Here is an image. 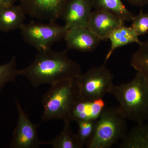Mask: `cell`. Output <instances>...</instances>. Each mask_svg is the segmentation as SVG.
<instances>
[{"mask_svg": "<svg viewBox=\"0 0 148 148\" xmlns=\"http://www.w3.org/2000/svg\"><path fill=\"white\" fill-rule=\"evenodd\" d=\"M110 94L113 95L129 119L137 123L148 120V81L137 72L129 82L114 85Z\"/></svg>", "mask_w": 148, "mask_h": 148, "instance_id": "obj_2", "label": "cell"}, {"mask_svg": "<svg viewBox=\"0 0 148 148\" xmlns=\"http://www.w3.org/2000/svg\"><path fill=\"white\" fill-rule=\"evenodd\" d=\"M96 10L108 12L124 22L131 21L134 15L125 7L122 0H92Z\"/></svg>", "mask_w": 148, "mask_h": 148, "instance_id": "obj_16", "label": "cell"}, {"mask_svg": "<svg viewBox=\"0 0 148 148\" xmlns=\"http://www.w3.org/2000/svg\"><path fill=\"white\" fill-rule=\"evenodd\" d=\"M125 22L113 14L103 10L92 11L88 28L101 40L108 39L114 30L124 25Z\"/></svg>", "mask_w": 148, "mask_h": 148, "instance_id": "obj_10", "label": "cell"}, {"mask_svg": "<svg viewBox=\"0 0 148 148\" xmlns=\"http://www.w3.org/2000/svg\"><path fill=\"white\" fill-rule=\"evenodd\" d=\"M70 121H64L63 130L54 139L45 142L53 148H81L76 134H74L71 128Z\"/></svg>", "mask_w": 148, "mask_h": 148, "instance_id": "obj_17", "label": "cell"}, {"mask_svg": "<svg viewBox=\"0 0 148 148\" xmlns=\"http://www.w3.org/2000/svg\"><path fill=\"white\" fill-rule=\"evenodd\" d=\"M51 86L42 96V121L53 119L70 121L72 110L80 100L75 79L65 80Z\"/></svg>", "mask_w": 148, "mask_h": 148, "instance_id": "obj_3", "label": "cell"}, {"mask_svg": "<svg viewBox=\"0 0 148 148\" xmlns=\"http://www.w3.org/2000/svg\"><path fill=\"white\" fill-rule=\"evenodd\" d=\"M126 116L119 106L106 107L97 120L93 135L87 148H110L127 133Z\"/></svg>", "mask_w": 148, "mask_h": 148, "instance_id": "obj_4", "label": "cell"}, {"mask_svg": "<svg viewBox=\"0 0 148 148\" xmlns=\"http://www.w3.org/2000/svg\"><path fill=\"white\" fill-rule=\"evenodd\" d=\"M20 30L24 40L41 51L50 49L54 43L64 39L68 29L56 22L42 23L32 21L24 24Z\"/></svg>", "mask_w": 148, "mask_h": 148, "instance_id": "obj_6", "label": "cell"}, {"mask_svg": "<svg viewBox=\"0 0 148 148\" xmlns=\"http://www.w3.org/2000/svg\"><path fill=\"white\" fill-rule=\"evenodd\" d=\"M25 14L19 5L0 7V31L8 32L21 29Z\"/></svg>", "mask_w": 148, "mask_h": 148, "instance_id": "obj_13", "label": "cell"}, {"mask_svg": "<svg viewBox=\"0 0 148 148\" xmlns=\"http://www.w3.org/2000/svg\"><path fill=\"white\" fill-rule=\"evenodd\" d=\"M106 107V103L103 98L92 101L80 100L72 110L70 121L96 120L101 116Z\"/></svg>", "mask_w": 148, "mask_h": 148, "instance_id": "obj_12", "label": "cell"}, {"mask_svg": "<svg viewBox=\"0 0 148 148\" xmlns=\"http://www.w3.org/2000/svg\"><path fill=\"white\" fill-rule=\"evenodd\" d=\"M119 146L121 148H148V120L132 127Z\"/></svg>", "mask_w": 148, "mask_h": 148, "instance_id": "obj_15", "label": "cell"}, {"mask_svg": "<svg viewBox=\"0 0 148 148\" xmlns=\"http://www.w3.org/2000/svg\"><path fill=\"white\" fill-rule=\"evenodd\" d=\"M131 27L138 36H143L148 33V13H145L141 10L139 14L133 16Z\"/></svg>", "mask_w": 148, "mask_h": 148, "instance_id": "obj_21", "label": "cell"}, {"mask_svg": "<svg viewBox=\"0 0 148 148\" xmlns=\"http://www.w3.org/2000/svg\"><path fill=\"white\" fill-rule=\"evenodd\" d=\"M16 1L18 0H0V7L14 5Z\"/></svg>", "mask_w": 148, "mask_h": 148, "instance_id": "obj_23", "label": "cell"}, {"mask_svg": "<svg viewBox=\"0 0 148 148\" xmlns=\"http://www.w3.org/2000/svg\"><path fill=\"white\" fill-rule=\"evenodd\" d=\"M131 65L148 81V40L141 42L138 50L132 54Z\"/></svg>", "mask_w": 148, "mask_h": 148, "instance_id": "obj_18", "label": "cell"}, {"mask_svg": "<svg viewBox=\"0 0 148 148\" xmlns=\"http://www.w3.org/2000/svg\"><path fill=\"white\" fill-rule=\"evenodd\" d=\"M81 73L79 64L72 60L66 51H54L51 48L38 51L34 62L18 71L19 75L25 77L36 87L75 78Z\"/></svg>", "mask_w": 148, "mask_h": 148, "instance_id": "obj_1", "label": "cell"}, {"mask_svg": "<svg viewBox=\"0 0 148 148\" xmlns=\"http://www.w3.org/2000/svg\"><path fill=\"white\" fill-rule=\"evenodd\" d=\"M19 70L16 69V58L13 56L8 63L0 65V91L5 85L10 82H14L18 75Z\"/></svg>", "mask_w": 148, "mask_h": 148, "instance_id": "obj_19", "label": "cell"}, {"mask_svg": "<svg viewBox=\"0 0 148 148\" xmlns=\"http://www.w3.org/2000/svg\"><path fill=\"white\" fill-rule=\"evenodd\" d=\"M139 36L132 27L122 25L111 33L108 38L111 42V47L107 53L105 63L110 58L114 51L118 48L136 43L140 45L142 42L139 40Z\"/></svg>", "mask_w": 148, "mask_h": 148, "instance_id": "obj_14", "label": "cell"}, {"mask_svg": "<svg viewBox=\"0 0 148 148\" xmlns=\"http://www.w3.org/2000/svg\"><path fill=\"white\" fill-rule=\"evenodd\" d=\"M64 39L67 50L75 49L85 52L95 50L101 41L88 28L68 29Z\"/></svg>", "mask_w": 148, "mask_h": 148, "instance_id": "obj_11", "label": "cell"}, {"mask_svg": "<svg viewBox=\"0 0 148 148\" xmlns=\"http://www.w3.org/2000/svg\"><path fill=\"white\" fill-rule=\"evenodd\" d=\"M97 120L92 121H77L78 130L76 134L81 148L86 145L93 135Z\"/></svg>", "mask_w": 148, "mask_h": 148, "instance_id": "obj_20", "label": "cell"}, {"mask_svg": "<svg viewBox=\"0 0 148 148\" xmlns=\"http://www.w3.org/2000/svg\"><path fill=\"white\" fill-rule=\"evenodd\" d=\"M114 76L105 66L93 67L75 77L80 100L92 101L102 99L110 93L114 86Z\"/></svg>", "mask_w": 148, "mask_h": 148, "instance_id": "obj_5", "label": "cell"}, {"mask_svg": "<svg viewBox=\"0 0 148 148\" xmlns=\"http://www.w3.org/2000/svg\"><path fill=\"white\" fill-rule=\"evenodd\" d=\"M132 5L142 6L148 4V0H126Z\"/></svg>", "mask_w": 148, "mask_h": 148, "instance_id": "obj_22", "label": "cell"}, {"mask_svg": "<svg viewBox=\"0 0 148 148\" xmlns=\"http://www.w3.org/2000/svg\"><path fill=\"white\" fill-rule=\"evenodd\" d=\"M93 7L92 0H69L61 18L67 29L88 28V20Z\"/></svg>", "mask_w": 148, "mask_h": 148, "instance_id": "obj_9", "label": "cell"}, {"mask_svg": "<svg viewBox=\"0 0 148 148\" xmlns=\"http://www.w3.org/2000/svg\"><path fill=\"white\" fill-rule=\"evenodd\" d=\"M16 105L18 112V121L14 130L10 147L37 148L45 145V142L40 140L38 137V129L40 123H32L18 101H16Z\"/></svg>", "mask_w": 148, "mask_h": 148, "instance_id": "obj_7", "label": "cell"}, {"mask_svg": "<svg viewBox=\"0 0 148 148\" xmlns=\"http://www.w3.org/2000/svg\"><path fill=\"white\" fill-rule=\"evenodd\" d=\"M69 0H18L25 15L40 20L56 22L61 18Z\"/></svg>", "mask_w": 148, "mask_h": 148, "instance_id": "obj_8", "label": "cell"}]
</instances>
